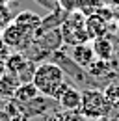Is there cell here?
I'll return each instance as SVG.
<instances>
[{"instance_id": "1", "label": "cell", "mask_w": 119, "mask_h": 121, "mask_svg": "<svg viewBox=\"0 0 119 121\" xmlns=\"http://www.w3.org/2000/svg\"><path fill=\"white\" fill-rule=\"evenodd\" d=\"M32 82L35 84V88L39 90L41 95L56 99L58 91L65 84V73L56 61H43L37 65Z\"/></svg>"}, {"instance_id": "2", "label": "cell", "mask_w": 119, "mask_h": 121, "mask_svg": "<svg viewBox=\"0 0 119 121\" xmlns=\"http://www.w3.org/2000/svg\"><path fill=\"white\" fill-rule=\"evenodd\" d=\"M60 32H61V39H63L65 45L76 47L89 41V34H88V28H86V15L80 9L67 13L65 21L60 26Z\"/></svg>"}, {"instance_id": "3", "label": "cell", "mask_w": 119, "mask_h": 121, "mask_svg": "<svg viewBox=\"0 0 119 121\" xmlns=\"http://www.w3.org/2000/svg\"><path fill=\"white\" fill-rule=\"evenodd\" d=\"M112 108L114 106L108 103V99L104 97L101 90H86L82 93V106H80L78 114L89 121H97L101 117L110 116Z\"/></svg>"}, {"instance_id": "4", "label": "cell", "mask_w": 119, "mask_h": 121, "mask_svg": "<svg viewBox=\"0 0 119 121\" xmlns=\"http://www.w3.org/2000/svg\"><path fill=\"white\" fill-rule=\"evenodd\" d=\"M6 67H8V73L13 75L21 84L32 82L34 80V73L37 69L35 61H32L24 52H13V54H9L6 58Z\"/></svg>"}, {"instance_id": "5", "label": "cell", "mask_w": 119, "mask_h": 121, "mask_svg": "<svg viewBox=\"0 0 119 121\" xmlns=\"http://www.w3.org/2000/svg\"><path fill=\"white\" fill-rule=\"evenodd\" d=\"M0 41L8 48H15L17 52H21V50H26L34 43V37L30 35L28 32H24L21 26H17L15 22H11L9 26H6L4 32L0 34Z\"/></svg>"}, {"instance_id": "6", "label": "cell", "mask_w": 119, "mask_h": 121, "mask_svg": "<svg viewBox=\"0 0 119 121\" xmlns=\"http://www.w3.org/2000/svg\"><path fill=\"white\" fill-rule=\"evenodd\" d=\"M56 101L60 103V106L67 112H78L82 106V91L76 90L73 84L65 82L61 86V90L56 95Z\"/></svg>"}, {"instance_id": "7", "label": "cell", "mask_w": 119, "mask_h": 121, "mask_svg": "<svg viewBox=\"0 0 119 121\" xmlns=\"http://www.w3.org/2000/svg\"><path fill=\"white\" fill-rule=\"evenodd\" d=\"M41 21H43V17H39L34 11H21L17 17H13L15 24L21 26L24 32H28L34 39H35V34L39 30V26H41Z\"/></svg>"}, {"instance_id": "8", "label": "cell", "mask_w": 119, "mask_h": 121, "mask_svg": "<svg viewBox=\"0 0 119 121\" xmlns=\"http://www.w3.org/2000/svg\"><path fill=\"white\" fill-rule=\"evenodd\" d=\"M71 60L80 67V69H88L93 61L97 60L95 56V50L89 43H82V45L73 47V52H71Z\"/></svg>"}, {"instance_id": "9", "label": "cell", "mask_w": 119, "mask_h": 121, "mask_svg": "<svg viewBox=\"0 0 119 121\" xmlns=\"http://www.w3.org/2000/svg\"><path fill=\"white\" fill-rule=\"evenodd\" d=\"M106 19L108 17H102L99 13H93V15L86 17V28H88L89 39L104 37V34H106Z\"/></svg>"}, {"instance_id": "10", "label": "cell", "mask_w": 119, "mask_h": 121, "mask_svg": "<svg viewBox=\"0 0 119 121\" xmlns=\"http://www.w3.org/2000/svg\"><path fill=\"white\" fill-rule=\"evenodd\" d=\"M48 104H50V97L39 95L37 99L30 101L28 104H21V114H22L24 117H35V116H39V114H45Z\"/></svg>"}, {"instance_id": "11", "label": "cell", "mask_w": 119, "mask_h": 121, "mask_svg": "<svg viewBox=\"0 0 119 121\" xmlns=\"http://www.w3.org/2000/svg\"><path fill=\"white\" fill-rule=\"evenodd\" d=\"M39 95H41V93H39V90L35 88V84H34V82H24V84H21V86L17 88L13 99L19 103V104H28L30 101L37 99Z\"/></svg>"}, {"instance_id": "12", "label": "cell", "mask_w": 119, "mask_h": 121, "mask_svg": "<svg viewBox=\"0 0 119 121\" xmlns=\"http://www.w3.org/2000/svg\"><path fill=\"white\" fill-rule=\"evenodd\" d=\"M19 86H21V82L13 75L6 73L0 78V99H13V95Z\"/></svg>"}, {"instance_id": "13", "label": "cell", "mask_w": 119, "mask_h": 121, "mask_svg": "<svg viewBox=\"0 0 119 121\" xmlns=\"http://www.w3.org/2000/svg\"><path fill=\"white\" fill-rule=\"evenodd\" d=\"M91 47H93V50H95V56H97L99 60H106V61H110L112 54H114V47H112V43H110L106 37L93 39Z\"/></svg>"}, {"instance_id": "14", "label": "cell", "mask_w": 119, "mask_h": 121, "mask_svg": "<svg viewBox=\"0 0 119 121\" xmlns=\"http://www.w3.org/2000/svg\"><path fill=\"white\" fill-rule=\"evenodd\" d=\"M104 97L108 99V103L112 106H117L119 104V84L117 82H112V84H108L106 88H104Z\"/></svg>"}, {"instance_id": "15", "label": "cell", "mask_w": 119, "mask_h": 121, "mask_svg": "<svg viewBox=\"0 0 119 121\" xmlns=\"http://www.w3.org/2000/svg\"><path fill=\"white\" fill-rule=\"evenodd\" d=\"M13 22V13L9 9V6H0V34L4 32L6 26H9Z\"/></svg>"}, {"instance_id": "16", "label": "cell", "mask_w": 119, "mask_h": 121, "mask_svg": "<svg viewBox=\"0 0 119 121\" xmlns=\"http://www.w3.org/2000/svg\"><path fill=\"white\" fill-rule=\"evenodd\" d=\"M58 6L63 9V11L71 13V11H78V9H80L82 0H58Z\"/></svg>"}, {"instance_id": "17", "label": "cell", "mask_w": 119, "mask_h": 121, "mask_svg": "<svg viewBox=\"0 0 119 121\" xmlns=\"http://www.w3.org/2000/svg\"><path fill=\"white\" fill-rule=\"evenodd\" d=\"M37 4H41L43 8H47V9H50V11H54V9H58V0H35Z\"/></svg>"}, {"instance_id": "18", "label": "cell", "mask_w": 119, "mask_h": 121, "mask_svg": "<svg viewBox=\"0 0 119 121\" xmlns=\"http://www.w3.org/2000/svg\"><path fill=\"white\" fill-rule=\"evenodd\" d=\"M8 73V67H6V58H2L0 56V78Z\"/></svg>"}, {"instance_id": "19", "label": "cell", "mask_w": 119, "mask_h": 121, "mask_svg": "<svg viewBox=\"0 0 119 121\" xmlns=\"http://www.w3.org/2000/svg\"><path fill=\"white\" fill-rule=\"evenodd\" d=\"M9 2H15V0H0V6H9Z\"/></svg>"}, {"instance_id": "20", "label": "cell", "mask_w": 119, "mask_h": 121, "mask_svg": "<svg viewBox=\"0 0 119 121\" xmlns=\"http://www.w3.org/2000/svg\"><path fill=\"white\" fill-rule=\"evenodd\" d=\"M97 121H112V119H110V117L106 116V117H101V119H97Z\"/></svg>"}, {"instance_id": "21", "label": "cell", "mask_w": 119, "mask_h": 121, "mask_svg": "<svg viewBox=\"0 0 119 121\" xmlns=\"http://www.w3.org/2000/svg\"><path fill=\"white\" fill-rule=\"evenodd\" d=\"M115 108H117V110H119V104H117V106H115Z\"/></svg>"}, {"instance_id": "22", "label": "cell", "mask_w": 119, "mask_h": 121, "mask_svg": "<svg viewBox=\"0 0 119 121\" xmlns=\"http://www.w3.org/2000/svg\"><path fill=\"white\" fill-rule=\"evenodd\" d=\"M0 47H2V41H0Z\"/></svg>"}, {"instance_id": "23", "label": "cell", "mask_w": 119, "mask_h": 121, "mask_svg": "<svg viewBox=\"0 0 119 121\" xmlns=\"http://www.w3.org/2000/svg\"><path fill=\"white\" fill-rule=\"evenodd\" d=\"M117 121H119V119H117Z\"/></svg>"}]
</instances>
